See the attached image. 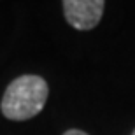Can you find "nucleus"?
I'll return each mask as SVG.
<instances>
[{"label": "nucleus", "mask_w": 135, "mask_h": 135, "mask_svg": "<svg viewBox=\"0 0 135 135\" xmlns=\"http://www.w3.org/2000/svg\"><path fill=\"white\" fill-rule=\"evenodd\" d=\"M49 88L39 75H21L7 86L0 109L7 119L25 121L37 116L44 109Z\"/></svg>", "instance_id": "obj_1"}, {"label": "nucleus", "mask_w": 135, "mask_h": 135, "mask_svg": "<svg viewBox=\"0 0 135 135\" xmlns=\"http://www.w3.org/2000/svg\"><path fill=\"white\" fill-rule=\"evenodd\" d=\"M63 14L75 30H91L100 23L104 16L105 0H61Z\"/></svg>", "instance_id": "obj_2"}, {"label": "nucleus", "mask_w": 135, "mask_h": 135, "mask_svg": "<svg viewBox=\"0 0 135 135\" xmlns=\"http://www.w3.org/2000/svg\"><path fill=\"white\" fill-rule=\"evenodd\" d=\"M63 135H88V133L83 130H77V128H72V130H67Z\"/></svg>", "instance_id": "obj_3"}, {"label": "nucleus", "mask_w": 135, "mask_h": 135, "mask_svg": "<svg viewBox=\"0 0 135 135\" xmlns=\"http://www.w3.org/2000/svg\"><path fill=\"white\" fill-rule=\"evenodd\" d=\"M132 135H135V130H133V133H132Z\"/></svg>", "instance_id": "obj_4"}]
</instances>
